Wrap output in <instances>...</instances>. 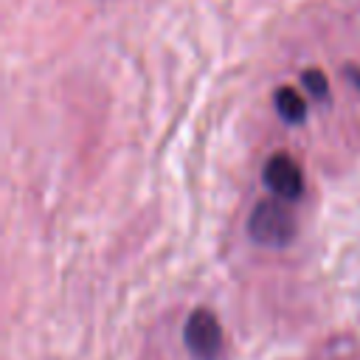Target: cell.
I'll use <instances>...</instances> for the list:
<instances>
[{
	"mask_svg": "<svg viewBox=\"0 0 360 360\" xmlns=\"http://www.w3.org/2000/svg\"><path fill=\"white\" fill-rule=\"evenodd\" d=\"M248 233L262 248H287L295 239V219L281 202L262 200L248 219Z\"/></svg>",
	"mask_w": 360,
	"mask_h": 360,
	"instance_id": "cell-1",
	"label": "cell"
},
{
	"mask_svg": "<svg viewBox=\"0 0 360 360\" xmlns=\"http://www.w3.org/2000/svg\"><path fill=\"white\" fill-rule=\"evenodd\" d=\"M183 343L194 360H219L222 357V326L217 315L205 307L194 309L183 326Z\"/></svg>",
	"mask_w": 360,
	"mask_h": 360,
	"instance_id": "cell-2",
	"label": "cell"
},
{
	"mask_svg": "<svg viewBox=\"0 0 360 360\" xmlns=\"http://www.w3.org/2000/svg\"><path fill=\"white\" fill-rule=\"evenodd\" d=\"M264 186L281 200H298L304 191V174L290 155H273L264 163Z\"/></svg>",
	"mask_w": 360,
	"mask_h": 360,
	"instance_id": "cell-3",
	"label": "cell"
},
{
	"mask_svg": "<svg viewBox=\"0 0 360 360\" xmlns=\"http://www.w3.org/2000/svg\"><path fill=\"white\" fill-rule=\"evenodd\" d=\"M276 112L287 124H301L307 118V104L301 101V96L292 87H278L276 90Z\"/></svg>",
	"mask_w": 360,
	"mask_h": 360,
	"instance_id": "cell-4",
	"label": "cell"
},
{
	"mask_svg": "<svg viewBox=\"0 0 360 360\" xmlns=\"http://www.w3.org/2000/svg\"><path fill=\"white\" fill-rule=\"evenodd\" d=\"M301 82H304V87H307L318 101H326V98H329V84H326V76H323L321 70H304Z\"/></svg>",
	"mask_w": 360,
	"mask_h": 360,
	"instance_id": "cell-5",
	"label": "cell"
}]
</instances>
